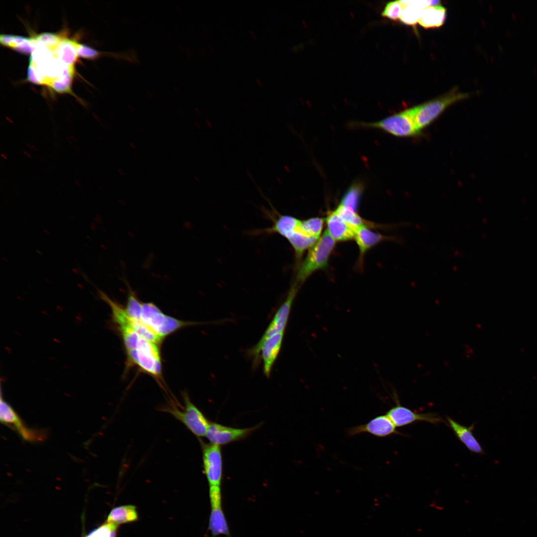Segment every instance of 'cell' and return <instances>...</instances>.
Segmentation results:
<instances>
[{"label":"cell","mask_w":537,"mask_h":537,"mask_svg":"<svg viewBox=\"0 0 537 537\" xmlns=\"http://www.w3.org/2000/svg\"><path fill=\"white\" fill-rule=\"evenodd\" d=\"M335 244L326 230L299 264L295 282L300 285L314 271L326 268Z\"/></svg>","instance_id":"1"},{"label":"cell","mask_w":537,"mask_h":537,"mask_svg":"<svg viewBox=\"0 0 537 537\" xmlns=\"http://www.w3.org/2000/svg\"><path fill=\"white\" fill-rule=\"evenodd\" d=\"M469 96V94L459 92L457 88L436 98L413 107L414 117L420 131L430 126L449 106Z\"/></svg>","instance_id":"2"},{"label":"cell","mask_w":537,"mask_h":537,"mask_svg":"<svg viewBox=\"0 0 537 537\" xmlns=\"http://www.w3.org/2000/svg\"><path fill=\"white\" fill-rule=\"evenodd\" d=\"M128 366H137L156 380L162 379V363L157 344L140 337L135 347L126 352Z\"/></svg>","instance_id":"3"},{"label":"cell","mask_w":537,"mask_h":537,"mask_svg":"<svg viewBox=\"0 0 537 537\" xmlns=\"http://www.w3.org/2000/svg\"><path fill=\"white\" fill-rule=\"evenodd\" d=\"M357 124L360 127L379 129L398 137H414L422 134L415 121L413 107L377 122Z\"/></svg>","instance_id":"4"},{"label":"cell","mask_w":537,"mask_h":537,"mask_svg":"<svg viewBox=\"0 0 537 537\" xmlns=\"http://www.w3.org/2000/svg\"><path fill=\"white\" fill-rule=\"evenodd\" d=\"M140 321L163 339L183 327L197 324L165 314L151 302L142 303Z\"/></svg>","instance_id":"5"},{"label":"cell","mask_w":537,"mask_h":537,"mask_svg":"<svg viewBox=\"0 0 537 537\" xmlns=\"http://www.w3.org/2000/svg\"><path fill=\"white\" fill-rule=\"evenodd\" d=\"M184 406L181 409L176 405L163 408V411L172 415L181 422L196 437H205L210 421L190 400L186 394L183 395Z\"/></svg>","instance_id":"6"},{"label":"cell","mask_w":537,"mask_h":537,"mask_svg":"<svg viewBox=\"0 0 537 537\" xmlns=\"http://www.w3.org/2000/svg\"><path fill=\"white\" fill-rule=\"evenodd\" d=\"M204 472L210 486L221 487L223 479V458L220 446L201 442Z\"/></svg>","instance_id":"7"},{"label":"cell","mask_w":537,"mask_h":537,"mask_svg":"<svg viewBox=\"0 0 537 537\" xmlns=\"http://www.w3.org/2000/svg\"><path fill=\"white\" fill-rule=\"evenodd\" d=\"M284 331L276 333L269 337L259 346H254L249 354L253 356L255 364L261 355L263 362V371L268 378L270 377L272 366L280 352Z\"/></svg>","instance_id":"8"},{"label":"cell","mask_w":537,"mask_h":537,"mask_svg":"<svg viewBox=\"0 0 537 537\" xmlns=\"http://www.w3.org/2000/svg\"><path fill=\"white\" fill-rule=\"evenodd\" d=\"M396 405L386 413L394 425L401 427L418 421H425L433 424L444 422L440 415L436 413H419L400 405L397 394H393Z\"/></svg>","instance_id":"9"},{"label":"cell","mask_w":537,"mask_h":537,"mask_svg":"<svg viewBox=\"0 0 537 537\" xmlns=\"http://www.w3.org/2000/svg\"><path fill=\"white\" fill-rule=\"evenodd\" d=\"M259 426L257 425L247 428H235L210 422L205 437L211 444L220 446L247 437Z\"/></svg>","instance_id":"10"},{"label":"cell","mask_w":537,"mask_h":537,"mask_svg":"<svg viewBox=\"0 0 537 537\" xmlns=\"http://www.w3.org/2000/svg\"><path fill=\"white\" fill-rule=\"evenodd\" d=\"M300 286L296 282L291 286L286 299L275 312L263 336L256 345H261L266 339L276 333L285 331L292 305Z\"/></svg>","instance_id":"11"},{"label":"cell","mask_w":537,"mask_h":537,"mask_svg":"<svg viewBox=\"0 0 537 537\" xmlns=\"http://www.w3.org/2000/svg\"><path fill=\"white\" fill-rule=\"evenodd\" d=\"M396 426L386 414L378 415L367 423L354 426L348 429V437H353L367 433L378 438H384L392 435L400 434Z\"/></svg>","instance_id":"12"},{"label":"cell","mask_w":537,"mask_h":537,"mask_svg":"<svg viewBox=\"0 0 537 537\" xmlns=\"http://www.w3.org/2000/svg\"><path fill=\"white\" fill-rule=\"evenodd\" d=\"M368 226L361 227L355 231V238L359 249L358 265L362 266L365 254L371 248L380 242L390 240L401 242V239L393 236L383 235L371 231Z\"/></svg>","instance_id":"13"},{"label":"cell","mask_w":537,"mask_h":537,"mask_svg":"<svg viewBox=\"0 0 537 537\" xmlns=\"http://www.w3.org/2000/svg\"><path fill=\"white\" fill-rule=\"evenodd\" d=\"M327 231L336 242L347 241L355 238V231L335 211H329L326 218Z\"/></svg>","instance_id":"14"},{"label":"cell","mask_w":537,"mask_h":537,"mask_svg":"<svg viewBox=\"0 0 537 537\" xmlns=\"http://www.w3.org/2000/svg\"><path fill=\"white\" fill-rule=\"evenodd\" d=\"M447 422L457 438L470 451L477 454L484 453L472 433V428L461 425L450 417H447Z\"/></svg>","instance_id":"15"},{"label":"cell","mask_w":537,"mask_h":537,"mask_svg":"<svg viewBox=\"0 0 537 537\" xmlns=\"http://www.w3.org/2000/svg\"><path fill=\"white\" fill-rule=\"evenodd\" d=\"M404 6L400 21L407 25H415L418 20L422 10L427 6L439 4V0H400Z\"/></svg>","instance_id":"16"},{"label":"cell","mask_w":537,"mask_h":537,"mask_svg":"<svg viewBox=\"0 0 537 537\" xmlns=\"http://www.w3.org/2000/svg\"><path fill=\"white\" fill-rule=\"evenodd\" d=\"M446 16V9L443 6H429L422 10L418 23L426 28L439 27L444 24Z\"/></svg>","instance_id":"17"},{"label":"cell","mask_w":537,"mask_h":537,"mask_svg":"<svg viewBox=\"0 0 537 537\" xmlns=\"http://www.w3.org/2000/svg\"><path fill=\"white\" fill-rule=\"evenodd\" d=\"M208 530L212 537H217L220 535L232 537L222 506L211 507Z\"/></svg>","instance_id":"18"},{"label":"cell","mask_w":537,"mask_h":537,"mask_svg":"<svg viewBox=\"0 0 537 537\" xmlns=\"http://www.w3.org/2000/svg\"><path fill=\"white\" fill-rule=\"evenodd\" d=\"M77 43L69 39H62L61 42L52 49L55 57L65 66H74L78 56Z\"/></svg>","instance_id":"19"},{"label":"cell","mask_w":537,"mask_h":537,"mask_svg":"<svg viewBox=\"0 0 537 537\" xmlns=\"http://www.w3.org/2000/svg\"><path fill=\"white\" fill-rule=\"evenodd\" d=\"M300 221L296 229L286 239L293 249L296 260L298 263L305 251L310 249L318 240V239L307 236L302 233L300 229Z\"/></svg>","instance_id":"20"},{"label":"cell","mask_w":537,"mask_h":537,"mask_svg":"<svg viewBox=\"0 0 537 537\" xmlns=\"http://www.w3.org/2000/svg\"><path fill=\"white\" fill-rule=\"evenodd\" d=\"M138 519L136 507L133 505H123L113 508L110 512L107 523L118 525L135 521Z\"/></svg>","instance_id":"21"},{"label":"cell","mask_w":537,"mask_h":537,"mask_svg":"<svg viewBox=\"0 0 537 537\" xmlns=\"http://www.w3.org/2000/svg\"><path fill=\"white\" fill-rule=\"evenodd\" d=\"M362 188L361 184L354 183L342 197L339 205L357 212L362 195Z\"/></svg>","instance_id":"22"},{"label":"cell","mask_w":537,"mask_h":537,"mask_svg":"<svg viewBox=\"0 0 537 537\" xmlns=\"http://www.w3.org/2000/svg\"><path fill=\"white\" fill-rule=\"evenodd\" d=\"M335 211L355 231L362 226H374L372 223H370L362 219L357 212L339 205Z\"/></svg>","instance_id":"23"},{"label":"cell","mask_w":537,"mask_h":537,"mask_svg":"<svg viewBox=\"0 0 537 537\" xmlns=\"http://www.w3.org/2000/svg\"><path fill=\"white\" fill-rule=\"evenodd\" d=\"M74 66L65 67L62 75L51 81L49 86L57 92L72 94L71 87Z\"/></svg>","instance_id":"24"},{"label":"cell","mask_w":537,"mask_h":537,"mask_svg":"<svg viewBox=\"0 0 537 537\" xmlns=\"http://www.w3.org/2000/svg\"><path fill=\"white\" fill-rule=\"evenodd\" d=\"M324 219L320 217L310 218L301 220L300 229L304 235L319 239L321 234Z\"/></svg>","instance_id":"25"},{"label":"cell","mask_w":537,"mask_h":537,"mask_svg":"<svg viewBox=\"0 0 537 537\" xmlns=\"http://www.w3.org/2000/svg\"><path fill=\"white\" fill-rule=\"evenodd\" d=\"M0 420L1 422L9 425H12L17 429L23 424L12 408L0 397Z\"/></svg>","instance_id":"26"},{"label":"cell","mask_w":537,"mask_h":537,"mask_svg":"<svg viewBox=\"0 0 537 537\" xmlns=\"http://www.w3.org/2000/svg\"><path fill=\"white\" fill-rule=\"evenodd\" d=\"M127 303L125 307L126 313L131 318L140 321L142 302L138 298L135 292L128 284Z\"/></svg>","instance_id":"27"},{"label":"cell","mask_w":537,"mask_h":537,"mask_svg":"<svg viewBox=\"0 0 537 537\" xmlns=\"http://www.w3.org/2000/svg\"><path fill=\"white\" fill-rule=\"evenodd\" d=\"M404 7L400 0L389 2L384 7L382 16L394 20L400 19Z\"/></svg>","instance_id":"28"},{"label":"cell","mask_w":537,"mask_h":537,"mask_svg":"<svg viewBox=\"0 0 537 537\" xmlns=\"http://www.w3.org/2000/svg\"><path fill=\"white\" fill-rule=\"evenodd\" d=\"M20 434L21 437L25 440L29 442H35L42 440L44 438V433L38 430L29 429L24 425H22L16 430Z\"/></svg>","instance_id":"29"},{"label":"cell","mask_w":537,"mask_h":537,"mask_svg":"<svg viewBox=\"0 0 537 537\" xmlns=\"http://www.w3.org/2000/svg\"><path fill=\"white\" fill-rule=\"evenodd\" d=\"M36 39L48 49L52 50L62 40L59 35L49 32L42 33L36 37Z\"/></svg>","instance_id":"30"},{"label":"cell","mask_w":537,"mask_h":537,"mask_svg":"<svg viewBox=\"0 0 537 537\" xmlns=\"http://www.w3.org/2000/svg\"><path fill=\"white\" fill-rule=\"evenodd\" d=\"M27 37L9 34H1L0 42L4 46L12 49L19 46L27 39Z\"/></svg>","instance_id":"31"},{"label":"cell","mask_w":537,"mask_h":537,"mask_svg":"<svg viewBox=\"0 0 537 537\" xmlns=\"http://www.w3.org/2000/svg\"><path fill=\"white\" fill-rule=\"evenodd\" d=\"M115 527H117V525L107 522L93 531L87 537H110L112 530Z\"/></svg>","instance_id":"32"},{"label":"cell","mask_w":537,"mask_h":537,"mask_svg":"<svg viewBox=\"0 0 537 537\" xmlns=\"http://www.w3.org/2000/svg\"><path fill=\"white\" fill-rule=\"evenodd\" d=\"M209 495L211 507L222 506L221 487H209Z\"/></svg>","instance_id":"33"},{"label":"cell","mask_w":537,"mask_h":537,"mask_svg":"<svg viewBox=\"0 0 537 537\" xmlns=\"http://www.w3.org/2000/svg\"><path fill=\"white\" fill-rule=\"evenodd\" d=\"M27 80L35 84H44L43 80L36 71L34 67L31 64H30L28 68Z\"/></svg>","instance_id":"34"}]
</instances>
